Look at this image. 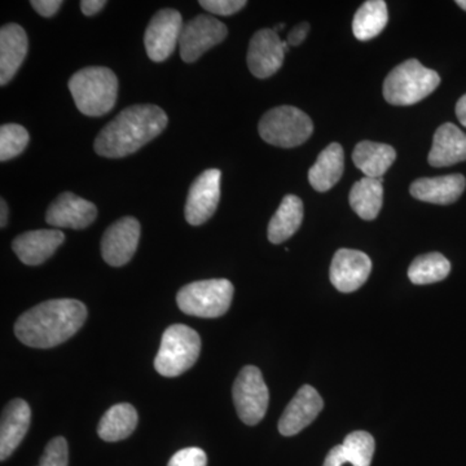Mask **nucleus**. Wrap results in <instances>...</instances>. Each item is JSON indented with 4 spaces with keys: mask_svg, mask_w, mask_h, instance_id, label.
<instances>
[{
    "mask_svg": "<svg viewBox=\"0 0 466 466\" xmlns=\"http://www.w3.org/2000/svg\"><path fill=\"white\" fill-rule=\"evenodd\" d=\"M183 26L182 15L177 9H161L153 16L144 35V45L150 60L161 63L174 54Z\"/></svg>",
    "mask_w": 466,
    "mask_h": 466,
    "instance_id": "1a4fd4ad",
    "label": "nucleus"
},
{
    "mask_svg": "<svg viewBox=\"0 0 466 466\" xmlns=\"http://www.w3.org/2000/svg\"><path fill=\"white\" fill-rule=\"evenodd\" d=\"M67 464H69V450H67L66 438H54L46 446L39 466H67Z\"/></svg>",
    "mask_w": 466,
    "mask_h": 466,
    "instance_id": "7c9ffc66",
    "label": "nucleus"
},
{
    "mask_svg": "<svg viewBox=\"0 0 466 466\" xmlns=\"http://www.w3.org/2000/svg\"><path fill=\"white\" fill-rule=\"evenodd\" d=\"M388 5L383 0H370L364 3L352 20V32L361 42L370 41L382 33L388 25Z\"/></svg>",
    "mask_w": 466,
    "mask_h": 466,
    "instance_id": "bb28decb",
    "label": "nucleus"
},
{
    "mask_svg": "<svg viewBox=\"0 0 466 466\" xmlns=\"http://www.w3.org/2000/svg\"><path fill=\"white\" fill-rule=\"evenodd\" d=\"M345 170V153L341 144L332 143L319 155L309 168V182L318 192H327L341 179Z\"/></svg>",
    "mask_w": 466,
    "mask_h": 466,
    "instance_id": "4be33fe9",
    "label": "nucleus"
},
{
    "mask_svg": "<svg viewBox=\"0 0 466 466\" xmlns=\"http://www.w3.org/2000/svg\"><path fill=\"white\" fill-rule=\"evenodd\" d=\"M228 30L218 18L198 15L183 26L180 56L186 63H195L205 52L225 41Z\"/></svg>",
    "mask_w": 466,
    "mask_h": 466,
    "instance_id": "9d476101",
    "label": "nucleus"
},
{
    "mask_svg": "<svg viewBox=\"0 0 466 466\" xmlns=\"http://www.w3.org/2000/svg\"><path fill=\"white\" fill-rule=\"evenodd\" d=\"M289 45L281 41L274 29H262L254 34L248 51V66L259 79L269 78L283 66L285 52Z\"/></svg>",
    "mask_w": 466,
    "mask_h": 466,
    "instance_id": "f8f14e48",
    "label": "nucleus"
},
{
    "mask_svg": "<svg viewBox=\"0 0 466 466\" xmlns=\"http://www.w3.org/2000/svg\"><path fill=\"white\" fill-rule=\"evenodd\" d=\"M167 122V113L157 106L143 104L126 108L97 135L95 152L106 158L133 155L157 137Z\"/></svg>",
    "mask_w": 466,
    "mask_h": 466,
    "instance_id": "f03ea898",
    "label": "nucleus"
},
{
    "mask_svg": "<svg viewBox=\"0 0 466 466\" xmlns=\"http://www.w3.org/2000/svg\"><path fill=\"white\" fill-rule=\"evenodd\" d=\"M433 167H447L466 161V135L453 124H444L435 131L428 157Z\"/></svg>",
    "mask_w": 466,
    "mask_h": 466,
    "instance_id": "412c9836",
    "label": "nucleus"
},
{
    "mask_svg": "<svg viewBox=\"0 0 466 466\" xmlns=\"http://www.w3.org/2000/svg\"><path fill=\"white\" fill-rule=\"evenodd\" d=\"M303 220V202L299 196L287 195L281 201L280 207L269 220L268 240L272 244H283L299 231Z\"/></svg>",
    "mask_w": 466,
    "mask_h": 466,
    "instance_id": "b1692460",
    "label": "nucleus"
},
{
    "mask_svg": "<svg viewBox=\"0 0 466 466\" xmlns=\"http://www.w3.org/2000/svg\"><path fill=\"white\" fill-rule=\"evenodd\" d=\"M349 462L348 456H346L345 449L343 446L333 447L332 450L328 452L327 458H325L323 466H342Z\"/></svg>",
    "mask_w": 466,
    "mask_h": 466,
    "instance_id": "c9c22d12",
    "label": "nucleus"
},
{
    "mask_svg": "<svg viewBox=\"0 0 466 466\" xmlns=\"http://www.w3.org/2000/svg\"><path fill=\"white\" fill-rule=\"evenodd\" d=\"M207 453L198 447L177 451L171 458L168 466H207Z\"/></svg>",
    "mask_w": 466,
    "mask_h": 466,
    "instance_id": "473e14b6",
    "label": "nucleus"
},
{
    "mask_svg": "<svg viewBox=\"0 0 466 466\" xmlns=\"http://www.w3.org/2000/svg\"><path fill=\"white\" fill-rule=\"evenodd\" d=\"M30 5L41 16L52 17L57 14L58 9L63 5V2L61 0H33Z\"/></svg>",
    "mask_w": 466,
    "mask_h": 466,
    "instance_id": "72a5a7b5",
    "label": "nucleus"
},
{
    "mask_svg": "<svg viewBox=\"0 0 466 466\" xmlns=\"http://www.w3.org/2000/svg\"><path fill=\"white\" fill-rule=\"evenodd\" d=\"M140 240V223L134 217L116 220L104 233L101 254L109 266L122 267L130 262Z\"/></svg>",
    "mask_w": 466,
    "mask_h": 466,
    "instance_id": "ddd939ff",
    "label": "nucleus"
},
{
    "mask_svg": "<svg viewBox=\"0 0 466 466\" xmlns=\"http://www.w3.org/2000/svg\"><path fill=\"white\" fill-rule=\"evenodd\" d=\"M456 116H458L460 124L466 127V95L456 104Z\"/></svg>",
    "mask_w": 466,
    "mask_h": 466,
    "instance_id": "4c0bfd02",
    "label": "nucleus"
},
{
    "mask_svg": "<svg viewBox=\"0 0 466 466\" xmlns=\"http://www.w3.org/2000/svg\"><path fill=\"white\" fill-rule=\"evenodd\" d=\"M106 0H82L81 11L84 12L86 16H95L99 14L101 9L106 7Z\"/></svg>",
    "mask_w": 466,
    "mask_h": 466,
    "instance_id": "e433bc0d",
    "label": "nucleus"
},
{
    "mask_svg": "<svg viewBox=\"0 0 466 466\" xmlns=\"http://www.w3.org/2000/svg\"><path fill=\"white\" fill-rule=\"evenodd\" d=\"M309 32V25L308 23L299 24L294 27V29L290 30V33L288 34L287 43L289 46H297L302 45L305 42V39L308 38V34Z\"/></svg>",
    "mask_w": 466,
    "mask_h": 466,
    "instance_id": "f704fd0d",
    "label": "nucleus"
},
{
    "mask_svg": "<svg viewBox=\"0 0 466 466\" xmlns=\"http://www.w3.org/2000/svg\"><path fill=\"white\" fill-rule=\"evenodd\" d=\"M97 208L72 192H64L52 202L46 214L48 225L56 228L84 229L94 223Z\"/></svg>",
    "mask_w": 466,
    "mask_h": 466,
    "instance_id": "2eb2a0df",
    "label": "nucleus"
},
{
    "mask_svg": "<svg viewBox=\"0 0 466 466\" xmlns=\"http://www.w3.org/2000/svg\"><path fill=\"white\" fill-rule=\"evenodd\" d=\"M32 410L23 400L9 401L2 413L0 422V459L5 461L20 446L29 431Z\"/></svg>",
    "mask_w": 466,
    "mask_h": 466,
    "instance_id": "a211bd4d",
    "label": "nucleus"
},
{
    "mask_svg": "<svg viewBox=\"0 0 466 466\" xmlns=\"http://www.w3.org/2000/svg\"><path fill=\"white\" fill-rule=\"evenodd\" d=\"M0 227L2 228H5V226H7V220H8V207L7 202L5 200H0Z\"/></svg>",
    "mask_w": 466,
    "mask_h": 466,
    "instance_id": "58836bf2",
    "label": "nucleus"
},
{
    "mask_svg": "<svg viewBox=\"0 0 466 466\" xmlns=\"http://www.w3.org/2000/svg\"><path fill=\"white\" fill-rule=\"evenodd\" d=\"M220 180L222 173L218 168H208L196 177L184 208L189 225H204L214 216L220 200Z\"/></svg>",
    "mask_w": 466,
    "mask_h": 466,
    "instance_id": "9b49d317",
    "label": "nucleus"
},
{
    "mask_svg": "<svg viewBox=\"0 0 466 466\" xmlns=\"http://www.w3.org/2000/svg\"><path fill=\"white\" fill-rule=\"evenodd\" d=\"M260 137L271 146L296 148L308 142L314 124L305 112L294 106H278L268 110L258 125Z\"/></svg>",
    "mask_w": 466,
    "mask_h": 466,
    "instance_id": "0eeeda50",
    "label": "nucleus"
},
{
    "mask_svg": "<svg viewBox=\"0 0 466 466\" xmlns=\"http://www.w3.org/2000/svg\"><path fill=\"white\" fill-rule=\"evenodd\" d=\"M346 456L352 466H370L375 453V440L367 431H354L342 443Z\"/></svg>",
    "mask_w": 466,
    "mask_h": 466,
    "instance_id": "c85d7f7f",
    "label": "nucleus"
},
{
    "mask_svg": "<svg viewBox=\"0 0 466 466\" xmlns=\"http://www.w3.org/2000/svg\"><path fill=\"white\" fill-rule=\"evenodd\" d=\"M235 288L227 279L195 281L183 287L177 302L184 314L213 319L225 315L231 308Z\"/></svg>",
    "mask_w": 466,
    "mask_h": 466,
    "instance_id": "423d86ee",
    "label": "nucleus"
},
{
    "mask_svg": "<svg viewBox=\"0 0 466 466\" xmlns=\"http://www.w3.org/2000/svg\"><path fill=\"white\" fill-rule=\"evenodd\" d=\"M456 5H458L460 8H462L464 11H466V0H458Z\"/></svg>",
    "mask_w": 466,
    "mask_h": 466,
    "instance_id": "ea45409f",
    "label": "nucleus"
},
{
    "mask_svg": "<svg viewBox=\"0 0 466 466\" xmlns=\"http://www.w3.org/2000/svg\"><path fill=\"white\" fill-rule=\"evenodd\" d=\"M441 76L416 58L394 67L383 82V97L391 106H407L420 103L435 91Z\"/></svg>",
    "mask_w": 466,
    "mask_h": 466,
    "instance_id": "20e7f679",
    "label": "nucleus"
},
{
    "mask_svg": "<svg viewBox=\"0 0 466 466\" xmlns=\"http://www.w3.org/2000/svg\"><path fill=\"white\" fill-rule=\"evenodd\" d=\"M137 421H139V417H137L134 406L128 403L116 404L109 408L101 419L97 434L101 440L106 441L126 440L134 433Z\"/></svg>",
    "mask_w": 466,
    "mask_h": 466,
    "instance_id": "393cba45",
    "label": "nucleus"
},
{
    "mask_svg": "<svg viewBox=\"0 0 466 466\" xmlns=\"http://www.w3.org/2000/svg\"><path fill=\"white\" fill-rule=\"evenodd\" d=\"M86 319L87 309L81 300H46L18 318L15 334L30 348L51 349L75 336Z\"/></svg>",
    "mask_w": 466,
    "mask_h": 466,
    "instance_id": "f257e3e1",
    "label": "nucleus"
},
{
    "mask_svg": "<svg viewBox=\"0 0 466 466\" xmlns=\"http://www.w3.org/2000/svg\"><path fill=\"white\" fill-rule=\"evenodd\" d=\"M29 144V133L17 124L3 125L0 127V161L17 157Z\"/></svg>",
    "mask_w": 466,
    "mask_h": 466,
    "instance_id": "c756f323",
    "label": "nucleus"
},
{
    "mask_svg": "<svg viewBox=\"0 0 466 466\" xmlns=\"http://www.w3.org/2000/svg\"><path fill=\"white\" fill-rule=\"evenodd\" d=\"M397 158V152L389 144L360 142L352 152V161L367 177L381 179Z\"/></svg>",
    "mask_w": 466,
    "mask_h": 466,
    "instance_id": "5701e85b",
    "label": "nucleus"
},
{
    "mask_svg": "<svg viewBox=\"0 0 466 466\" xmlns=\"http://www.w3.org/2000/svg\"><path fill=\"white\" fill-rule=\"evenodd\" d=\"M245 0H201L200 5L218 16H232L247 5Z\"/></svg>",
    "mask_w": 466,
    "mask_h": 466,
    "instance_id": "2f4dec72",
    "label": "nucleus"
},
{
    "mask_svg": "<svg viewBox=\"0 0 466 466\" xmlns=\"http://www.w3.org/2000/svg\"><path fill=\"white\" fill-rule=\"evenodd\" d=\"M466 180L461 174L444 175L437 177H422L410 184V192L422 202L435 205H450L459 200L465 191Z\"/></svg>",
    "mask_w": 466,
    "mask_h": 466,
    "instance_id": "6ab92c4d",
    "label": "nucleus"
},
{
    "mask_svg": "<svg viewBox=\"0 0 466 466\" xmlns=\"http://www.w3.org/2000/svg\"><path fill=\"white\" fill-rule=\"evenodd\" d=\"M69 90L79 112L88 116H106L115 108L118 79L108 67H84L70 78Z\"/></svg>",
    "mask_w": 466,
    "mask_h": 466,
    "instance_id": "7ed1b4c3",
    "label": "nucleus"
},
{
    "mask_svg": "<svg viewBox=\"0 0 466 466\" xmlns=\"http://www.w3.org/2000/svg\"><path fill=\"white\" fill-rule=\"evenodd\" d=\"M451 263L440 253H429L417 257L410 268L408 278L415 285L438 283L450 275Z\"/></svg>",
    "mask_w": 466,
    "mask_h": 466,
    "instance_id": "cd10ccee",
    "label": "nucleus"
},
{
    "mask_svg": "<svg viewBox=\"0 0 466 466\" xmlns=\"http://www.w3.org/2000/svg\"><path fill=\"white\" fill-rule=\"evenodd\" d=\"M372 271V260L363 251L339 249L330 266V281L337 290L352 293L363 287Z\"/></svg>",
    "mask_w": 466,
    "mask_h": 466,
    "instance_id": "4468645a",
    "label": "nucleus"
},
{
    "mask_svg": "<svg viewBox=\"0 0 466 466\" xmlns=\"http://www.w3.org/2000/svg\"><path fill=\"white\" fill-rule=\"evenodd\" d=\"M350 205L361 219L373 220L382 208L383 186L381 179L363 177L352 186Z\"/></svg>",
    "mask_w": 466,
    "mask_h": 466,
    "instance_id": "a878e982",
    "label": "nucleus"
},
{
    "mask_svg": "<svg viewBox=\"0 0 466 466\" xmlns=\"http://www.w3.org/2000/svg\"><path fill=\"white\" fill-rule=\"evenodd\" d=\"M232 395L238 415L244 424L253 426L262 421L268 408L269 394L258 368H242L233 385Z\"/></svg>",
    "mask_w": 466,
    "mask_h": 466,
    "instance_id": "6e6552de",
    "label": "nucleus"
},
{
    "mask_svg": "<svg viewBox=\"0 0 466 466\" xmlns=\"http://www.w3.org/2000/svg\"><path fill=\"white\" fill-rule=\"evenodd\" d=\"M64 240L66 235L58 229H38L17 236L12 242V249L21 262L39 266L54 256Z\"/></svg>",
    "mask_w": 466,
    "mask_h": 466,
    "instance_id": "f3484780",
    "label": "nucleus"
},
{
    "mask_svg": "<svg viewBox=\"0 0 466 466\" xmlns=\"http://www.w3.org/2000/svg\"><path fill=\"white\" fill-rule=\"evenodd\" d=\"M284 24H280V25H278V26H275V32L278 33V32H280V30H283L284 29Z\"/></svg>",
    "mask_w": 466,
    "mask_h": 466,
    "instance_id": "a19ab883",
    "label": "nucleus"
},
{
    "mask_svg": "<svg viewBox=\"0 0 466 466\" xmlns=\"http://www.w3.org/2000/svg\"><path fill=\"white\" fill-rule=\"evenodd\" d=\"M201 339L192 328L183 324L168 327L162 336L155 368L164 377H177L198 361Z\"/></svg>",
    "mask_w": 466,
    "mask_h": 466,
    "instance_id": "39448f33",
    "label": "nucleus"
},
{
    "mask_svg": "<svg viewBox=\"0 0 466 466\" xmlns=\"http://www.w3.org/2000/svg\"><path fill=\"white\" fill-rule=\"evenodd\" d=\"M323 407L324 401L320 394L312 386H302L285 408L279 421V431L285 437L300 433L317 419Z\"/></svg>",
    "mask_w": 466,
    "mask_h": 466,
    "instance_id": "dca6fc26",
    "label": "nucleus"
},
{
    "mask_svg": "<svg viewBox=\"0 0 466 466\" xmlns=\"http://www.w3.org/2000/svg\"><path fill=\"white\" fill-rule=\"evenodd\" d=\"M27 54V35L23 26L8 24L0 29V85L16 76Z\"/></svg>",
    "mask_w": 466,
    "mask_h": 466,
    "instance_id": "aec40b11",
    "label": "nucleus"
}]
</instances>
